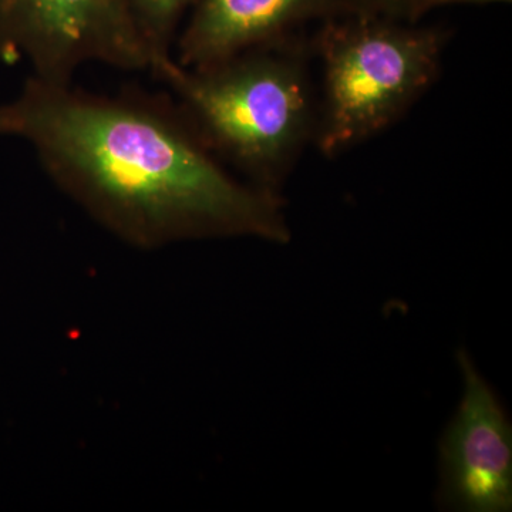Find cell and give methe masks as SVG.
I'll return each mask as SVG.
<instances>
[{
	"instance_id": "277c9868",
	"label": "cell",
	"mask_w": 512,
	"mask_h": 512,
	"mask_svg": "<svg viewBox=\"0 0 512 512\" xmlns=\"http://www.w3.org/2000/svg\"><path fill=\"white\" fill-rule=\"evenodd\" d=\"M0 57L56 83L84 64L148 72L154 59L128 0H0Z\"/></svg>"
},
{
	"instance_id": "7a4b0ae2",
	"label": "cell",
	"mask_w": 512,
	"mask_h": 512,
	"mask_svg": "<svg viewBox=\"0 0 512 512\" xmlns=\"http://www.w3.org/2000/svg\"><path fill=\"white\" fill-rule=\"evenodd\" d=\"M301 35L204 67L156 57L150 70L215 157L245 181L279 194L303 151L313 146L318 93Z\"/></svg>"
},
{
	"instance_id": "5b68a950",
	"label": "cell",
	"mask_w": 512,
	"mask_h": 512,
	"mask_svg": "<svg viewBox=\"0 0 512 512\" xmlns=\"http://www.w3.org/2000/svg\"><path fill=\"white\" fill-rule=\"evenodd\" d=\"M457 362L463 399L440 441L437 505L450 511H511L510 420L466 350H458Z\"/></svg>"
},
{
	"instance_id": "9c48e42d",
	"label": "cell",
	"mask_w": 512,
	"mask_h": 512,
	"mask_svg": "<svg viewBox=\"0 0 512 512\" xmlns=\"http://www.w3.org/2000/svg\"><path fill=\"white\" fill-rule=\"evenodd\" d=\"M512 0H426L424 3V16L431 10L443 8L448 5H464V3H511Z\"/></svg>"
},
{
	"instance_id": "3957f363",
	"label": "cell",
	"mask_w": 512,
	"mask_h": 512,
	"mask_svg": "<svg viewBox=\"0 0 512 512\" xmlns=\"http://www.w3.org/2000/svg\"><path fill=\"white\" fill-rule=\"evenodd\" d=\"M448 32L379 16H339L311 40L319 60L313 146L336 158L394 126L439 77Z\"/></svg>"
},
{
	"instance_id": "ba28073f",
	"label": "cell",
	"mask_w": 512,
	"mask_h": 512,
	"mask_svg": "<svg viewBox=\"0 0 512 512\" xmlns=\"http://www.w3.org/2000/svg\"><path fill=\"white\" fill-rule=\"evenodd\" d=\"M424 3L426 0H353L355 13L400 22H420L424 16Z\"/></svg>"
},
{
	"instance_id": "52a82bcc",
	"label": "cell",
	"mask_w": 512,
	"mask_h": 512,
	"mask_svg": "<svg viewBox=\"0 0 512 512\" xmlns=\"http://www.w3.org/2000/svg\"><path fill=\"white\" fill-rule=\"evenodd\" d=\"M194 2L195 0H128L138 32L150 47L154 59L173 55L175 39Z\"/></svg>"
},
{
	"instance_id": "6da1fadb",
	"label": "cell",
	"mask_w": 512,
	"mask_h": 512,
	"mask_svg": "<svg viewBox=\"0 0 512 512\" xmlns=\"http://www.w3.org/2000/svg\"><path fill=\"white\" fill-rule=\"evenodd\" d=\"M0 136L30 144L57 188L131 247L291 241L281 194L229 173L171 97L109 96L30 76L0 106Z\"/></svg>"
},
{
	"instance_id": "8992f818",
	"label": "cell",
	"mask_w": 512,
	"mask_h": 512,
	"mask_svg": "<svg viewBox=\"0 0 512 512\" xmlns=\"http://www.w3.org/2000/svg\"><path fill=\"white\" fill-rule=\"evenodd\" d=\"M353 0H195L174 43L184 67H204L353 15Z\"/></svg>"
}]
</instances>
